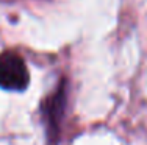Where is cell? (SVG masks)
<instances>
[{"label":"cell","mask_w":147,"mask_h":145,"mask_svg":"<svg viewBox=\"0 0 147 145\" xmlns=\"http://www.w3.org/2000/svg\"><path fill=\"white\" fill-rule=\"evenodd\" d=\"M30 84V72L25 61L16 51L0 53V89L9 92H24Z\"/></svg>","instance_id":"obj_2"},{"label":"cell","mask_w":147,"mask_h":145,"mask_svg":"<svg viewBox=\"0 0 147 145\" xmlns=\"http://www.w3.org/2000/svg\"><path fill=\"white\" fill-rule=\"evenodd\" d=\"M69 83L66 78H59L57 88L50 92L39 105V117L44 126L47 145H58L61 136L63 122L67 111Z\"/></svg>","instance_id":"obj_1"}]
</instances>
